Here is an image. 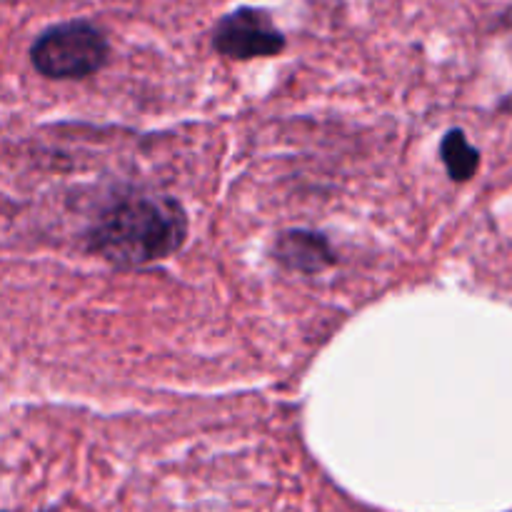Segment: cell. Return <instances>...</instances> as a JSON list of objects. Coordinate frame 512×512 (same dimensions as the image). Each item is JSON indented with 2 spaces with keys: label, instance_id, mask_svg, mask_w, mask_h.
<instances>
[{
  "label": "cell",
  "instance_id": "6da1fadb",
  "mask_svg": "<svg viewBox=\"0 0 512 512\" xmlns=\"http://www.w3.org/2000/svg\"><path fill=\"white\" fill-rule=\"evenodd\" d=\"M188 228V213L170 195L128 193L88 225L85 248L115 268H138L183 248Z\"/></svg>",
  "mask_w": 512,
  "mask_h": 512
},
{
  "label": "cell",
  "instance_id": "277c9868",
  "mask_svg": "<svg viewBox=\"0 0 512 512\" xmlns=\"http://www.w3.org/2000/svg\"><path fill=\"white\" fill-rule=\"evenodd\" d=\"M273 258L285 270L300 275H320L323 270L333 268L338 263V255H335L330 240L318 230L305 228L283 230L275 238Z\"/></svg>",
  "mask_w": 512,
  "mask_h": 512
},
{
  "label": "cell",
  "instance_id": "5b68a950",
  "mask_svg": "<svg viewBox=\"0 0 512 512\" xmlns=\"http://www.w3.org/2000/svg\"><path fill=\"white\" fill-rule=\"evenodd\" d=\"M440 158H443L450 180L455 183H468L480 168V150L470 143L468 135L460 128L445 133L443 143H440Z\"/></svg>",
  "mask_w": 512,
  "mask_h": 512
},
{
  "label": "cell",
  "instance_id": "3957f363",
  "mask_svg": "<svg viewBox=\"0 0 512 512\" xmlns=\"http://www.w3.org/2000/svg\"><path fill=\"white\" fill-rule=\"evenodd\" d=\"M288 45L283 30L265 8L240 5L215 23L213 48L230 60L273 58Z\"/></svg>",
  "mask_w": 512,
  "mask_h": 512
},
{
  "label": "cell",
  "instance_id": "8992f818",
  "mask_svg": "<svg viewBox=\"0 0 512 512\" xmlns=\"http://www.w3.org/2000/svg\"><path fill=\"white\" fill-rule=\"evenodd\" d=\"M43 512H58L55 508H50V510H43Z\"/></svg>",
  "mask_w": 512,
  "mask_h": 512
},
{
  "label": "cell",
  "instance_id": "7a4b0ae2",
  "mask_svg": "<svg viewBox=\"0 0 512 512\" xmlns=\"http://www.w3.org/2000/svg\"><path fill=\"white\" fill-rule=\"evenodd\" d=\"M110 58L108 35L90 20H65L45 28L30 45V63L43 78L80 80Z\"/></svg>",
  "mask_w": 512,
  "mask_h": 512
}]
</instances>
